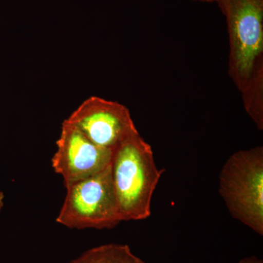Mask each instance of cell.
Returning a JSON list of instances; mask_svg holds the SVG:
<instances>
[{
    "instance_id": "cell-4",
    "label": "cell",
    "mask_w": 263,
    "mask_h": 263,
    "mask_svg": "<svg viewBox=\"0 0 263 263\" xmlns=\"http://www.w3.org/2000/svg\"><path fill=\"white\" fill-rule=\"evenodd\" d=\"M67 193L56 221L70 229H111L121 221L110 164L101 172L65 185Z\"/></svg>"
},
{
    "instance_id": "cell-7",
    "label": "cell",
    "mask_w": 263,
    "mask_h": 263,
    "mask_svg": "<svg viewBox=\"0 0 263 263\" xmlns=\"http://www.w3.org/2000/svg\"><path fill=\"white\" fill-rule=\"evenodd\" d=\"M69 263H146L125 245L108 243L86 251Z\"/></svg>"
},
{
    "instance_id": "cell-10",
    "label": "cell",
    "mask_w": 263,
    "mask_h": 263,
    "mask_svg": "<svg viewBox=\"0 0 263 263\" xmlns=\"http://www.w3.org/2000/svg\"><path fill=\"white\" fill-rule=\"evenodd\" d=\"M5 195L3 192H0V213L2 212L3 206H4Z\"/></svg>"
},
{
    "instance_id": "cell-8",
    "label": "cell",
    "mask_w": 263,
    "mask_h": 263,
    "mask_svg": "<svg viewBox=\"0 0 263 263\" xmlns=\"http://www.w3.org/2000/svg\"><path fill=\"white\" fill-rule=\"evenodd\" d=\"M243 106L259 130L263 129V76L241 91Z\"/></svg>"
},
{
    "instance_id": "cell-3",
    "label": "cell",
    "mask_w": 263,
    "mask_h": 263,
    "mask_svg": "<svg viewBox=\"0 0 263 263\" xmlns=\"http://www.w3.org/2000/svg\"><path fill=\"white\" fill-rule=\"evenodd\" d=\"M219 179V194L231 216L262 235V146L235 152L223 166Z\"/></svg>"
},
{
    "instance_id": "cell-12",
    "label": "cell",
    "mask_w": 263,
    "mask_h": 263,
    "mask_svg": "<svg viewBox=\"0 0 263 263\" xmlns=\"http://www.w3.org/2000/svg\"><path fill=\"white\" fill-rule=\"evenodd\" d=\"M262 1H263V0H262Z\"/></svg>"
},
{
    "instance_id": "cell-2",
    "label": "cell",
    "mask_w": 263,
    "mask_h": 263,
    "mask_svg": "<svg viewBox=\"0 0 263 263\" xmlns=\"http://www.w3.org/2000/svg\"><path fill=\"white\" fill-rule=\"evenodd\" d=\"M229 36L228 73L240 92L263 76V1L219 0Z\"/></svg>"
},
{
    "instance_id": "cell-5",
    "label": "cell",
    "mask_w": 263,
    "mask_h": 263,
    "mask_svg": "<svg viewBox=\"0 0 263 263\" xmlns=\"http://www.w3.org/2000/svg\"><path fill=\"white\" fill-rule=\"evenodd\" d=\"M66 120L97 146L112 151L138 132L125 105L97 96L84 100Z\"/></svg>"
},
{
    "instance_id": "cell-6",
    "label": "cell",
    "mask_w": 263,
    "mask_h": 263,
    "mask_svg": "<svg viewBox=\"0 0 263 263\" xmlns=\"http://www.w3.org/2000/svg\"><path fill=\"white\" fill-rule=\"evenodd\" d=\"M57 146L52 167L61 175L65 185L94 176L111 162L113 151L97 146L67 120L62 123Z\"/></svg>"
},
{
    "instance_id": "cell-11",
    "label": "cell",
    "mask_w": 263,
    "mask_h": 263,
    "mask_svg": "<svg viewBox=\"0 0 263 263\" xmlns=\"http://www.w3.org/2000/svg\"><path fill=\"white\" fill-rule=\"evenodd\" d=\"M193 1L195 2H200V3H218L219 0H193Z\"/></svg>"
},
{
    "instance_id": "cell-1",
    "label": "cell",
    "mask_w": 263,
    "mask_h": 263,
    "mask_svg": "<svg viewBox=\"0 0 263 263\" xmlns=\"http://www.w3.org/2000/svg\"><path fill=\"white\" fill-rule=\"evenodd\" d=\"M110 169L122 220L149 217L152 197L164 170L157 167L152 146L139 132L114 148Z\"/></svg>"
},
{
    "instance_id": "cell-9",
    "label": "cell",
    "mask_w": 263,
    "mask_h": 263,
    "mask_svg": "<svg viewBox=\"0 0 263 263\" xmlns=\"http://www.w3.org/2000/svg\"><path fill=\"white\" fill-rule=\"evenodd\" d=\"M239 263H262V260L256 257H250L242 259L241 260H240Z\"/></svg>"
}]
</instances>
